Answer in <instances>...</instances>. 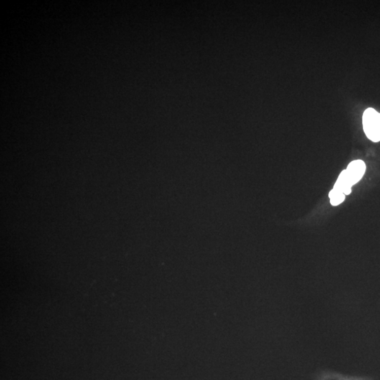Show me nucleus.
I'll return each mask as SVG.
<instances>
[{
    "mask_svg": "<svg viewBox=\"0 0 380 380\" xmlns=\"http://www.w3.org/2000/svg\"><path fill=\"white\" fill-rule=\"evenodd\" d=\"M363 130L367 138L374 142L380 141V113L373 108H368L363 113Z\"/></svg>",
    "mask_w": 380,
    "mask_h": 380,
    "instance_id": "nucleus-1",
    "label": "nucleus"
},
{
    "mask_svg": "<svg viewBox=\"0 0 380 380\" xmlns=\"http://www.w3.org/2000/svg\"><path fill=\"white\" fill-rule=\"evenodd\" d=\"M366 171V164L362 160L353 161L348 164L346 172L352 185L358 183L363 178Z\"/></svg>",
    "mask_w": 380,
    "mask_h": 380,
    "instance_id": "nucleus-2",
    "label": "nucleus"
},
{
    "mask_svg": "<svg viewBox=\"0 0 380 380\" xmlns=\"http://www.w3.org/2000/svg\"><path fill=\"white\" fill-rule=\"evenodd\" d=\"M351 182L347 175L346 170L342 171L334 185V189L342 192L345 195H349L351 192Z\"/></svg>",
    "mask_w": 380,
    "mask_h": 380,
    "instance_id": "nucleus-3",
    "label": "nucleus"
},
{
    "mask_svg": "<svg viewBox=\"0 0 380 380\" xmlns=\"http://www.w3.org/2000/svg\"><path fill=\"white\" fill-rule=\"evenodd\" d=\"M345 197L346 195L345 194L342 193L340 191L335 190V189H332L329 193V197L330 199V203L334 207H337L343 203L344 201L345 200Z\"/></svg>",
    "mask_w": 380,
    "mask_h": 380,
    "instance_id": "nucleus-4",
    "label": "nucleus"
}]
</instances>
